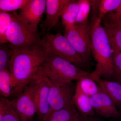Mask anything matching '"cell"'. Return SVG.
<instances>
[{
	"label": "cell",
	"mask_w": 121,
	"mask_h": 121,
	"mask_svg": "<svg viewBox=\"0 0 121 121\" xmlns=\"http://www.w3.org/2000/svg\"><path fill=\"white\" fill-rule=\"evenodd\" d=\"M11 50L9 43L0 45V71H10Z\"/></svg>",
	"instance_id": "24"
},
{
	"label": "cell",
	"mask_w": 121,
	"mask_h": 121,
	"mask_svg": "<svg viewBox=\"0 0 121 121\" xmlns=\"http://www.w3.org/2000/svg\"><path fill=\"white\" fill-rule=\"evenodd\" d=\"M41 39L47 55L59 56L80 69L85 66L86 62L64 35L48 33L43 34Z\"/></svg>",
	"instance_id": "5"
},
{
	"label": "cell",
	"mask_w": 121,
	"mask_h": 121,
	"mask_svg": "<svg viewBox=\"0 0 121 121\" xmlns=\"http://www.w3.org/2000/svg\"><path fill=\"white\" fill-rule=\"evenodd\" d=\"M75 90L90 97L99 92L100 87L95 81L87 77L77 81Z\"/></svg>",
	"instance_id": "20"
},
{
	"label": "cell",
	"mask_w": 121,
	"mask_h": 121,
	"mask_svg": "<svg viewBox=\"0 0 121 121\" xmlns=\"http://www.w3.org/2000/svg\"><path fill=\"white\" fill-rule=\"evenodd\" d=\"M113 52H121V21L115 19L111 13H107L101 20Z\"/></svg>",
	"instance_id": "13"
},
{
	"label": "cell",
	"mask_w": 121,
	"mask_h": 121,
	"mask_svg": "<svg viewBox=\"0 0 121 121\" xmlns=\"http://www.w3.org/2000/svg\"><path fill=\"white\" fill-rule=\"evenodd\" d=\"M6 33V38L13 50H27L42 45L39 33L33 32L19 19L16 12Z\"/></svg>",
	"instance_id": "4"
},
{
	"label": "cell",
	"mask_w": 121,
	"mask_h": 121,
	"mask_svg": "<svg viewBox=\"0 0 121 121\" xmlns=\"http://www.w3.org/2000/svg\"><path fill=\"white\" fill-rule=\"evenodd\" d=\"M64 35L86 63L91 53L90 31L88 24L65 27Z\"/></svg>",
	"instance_id": "6"
},
{
	"label": "cell",
	"mask_w": 121,
	"mask_h": 121,
	"mask_svg": "<svg viewBox=\"0 0 121 121\" xmlns=\"http://www.w3.org/2000/svg\"><path fill=\"white\" fill-rule=\"evenodd\" d=\"M34 88L35 84L33 82L22 93L10 101L21 121H32L33 117L36 113Z\"/></svg>",
	"instance_id": "8"
},
{
	"label": "cell",
	"mask_w": 121,
	"mask_h": 121,
	"mask_svg": "<svg viewBox=\"0 0 121 121\" xmlns=\"http://www.w3.org/2000/svg\"><path fill=\"white\" fill-rule=\"evenodd\" d=\"M79 9V0H70L66 4L60 15L64 25L66 27L74 26Z\"/></svg>",
	"instance_id": "18"
},
{
	"label": "cell",
	"mask_w": 121,
	"mask_h": 121,
	"mask_svg": "<svg viewBox=\"0 0 121 121\" xmlns=\"http://www.w3.org/2000/svg\"><path fill=\"white\" fill-rule=\"evenodd\" d=\"M11 54L10 72L16 85L13 95L15 97L35 80L47 52L42 45L29 50L12 49Z\"/></svg>",
	"instance_id": "1"
},
{
	"label": "cell",
	"mask_w": 121,
	"mask_h": 121,
	"mask_svg": "<svg viewBox=\"0 0 121 121\" xmlns=\"http://www.w3.org/2000/svg\"><path fill=\"white\" fill-rule=\"evenodd\" d=\"M120 118H121V115H120Z\"/></svg>",
	"instance_id": "29"
},
{
	"label": "cell",
	"mask_w": 121,
	"mask_h": 121,
	"mask_svg": "<svg viewBox=\"0 0 121 121\" xmlns=\"http://www.w3.org/2000/svg\"><path fill=\"white\" fill-rule=\"evenodd\" d=\"M91 5V0H79V9L76 19L75 25L88 24V18Z\"/></svg>",
	"instance_id": "22"
},
{
	"label": "cell",
	"mask_w": 121,
	"mask_h": 121,
	"mask_svg": "<svg viewBox=\"0 0 121 121\" xmlns=\"http://www.w3.org/2000/svg\"><path fill=\"white\" fill-rule=\"evenodd\" d=\"M16 82L10 71H0V94L5 98L13 95L16 87Z\"/></svg>",
	"instance_id": "19"
},
{
	"label": "cell",
	"mask_w": 121,
	"mask_h": 121,
	"mask_svg": "<svg viewBox=\"0 0 121 121\" xmlns=\"http://www.w3.org/2000/svg\"><path fill=\"white\" fill-rule=\"evenodd\" d=\"M46 0H31L30 3L20 10L19 19L30 30L39 32L38 26L45 13Z\"/></svg>",
	"instance_id": "10"
},
{
	"label": "cell",
	"mask_w": 121,
	"mask_h": 121,
	"mask_svg": "<svg viewBox=\"0 0 121 121\" xmlns=\"http://www.w3.org/2000/svg\"><path fill=\"white\" fill-rule=\"evenodd\" d=\"M48 80L50 86L49 99L51 108L50 113L72 104V98L75 88V86L72 82L57 85L52 84L49 79Z\"/></svg>",
	"instance_id": "9"
},
{
	"label": "cell",
	"mask_w": 121,
	"mask_h": 121,
	"mask_svg": "<svg viewBox=\"0 0 121 121\" xmlns=\"http://www.w3.org/2000/svg\"><path fill=\"white\" fill-rule=\"evenodd\" d=\"M91 7L97 13L98 18L101 20L107 13L113 12L118 7L121 0H91Z\"/></svg>",
	"instance_id": "17"
},
{
	"label": "cell",
	"mask_w": 121,
	"mask_h": 121,
	"mask_svg": "<svg viewBox=\"0 0 121 121\" xmlns=\"http://www.w3.org/2000/svg\"><path fill=\"white\" fill-rule=\"evenodd\" d=\"M78 121H99L97 119L94 117V115L93 116H83L81 115Z\"/></svg>",
	"instance_id": "28"
},
{
	"label": "cell",
	"mask_w": 121,
	"mask_h": 121,
	"mask_svg": "<svg viewBox=\"0 0 121 121\" xmlns=\"http://www.w3.org/2000/svg\"><path fill=\"white\" fill-rule=\"evenodd\" d=\"M111 13L115 19L121 21V3L118 7Z\"/></svg>",
	"instance_id": "27"
},
{
	"label": "cell",
	"mask_w": 121,
	"mask_h": 121,
	"mask_svg": "<svg viewBox=\"0 0 121 121\" xmlns=\"http://www.w3.org/2000/svg\"><path fill=\"white\" fill-rule=\"evenodd\" d=\"M31 0H0V11L4 12H15L27 6Z\"/></svg>",
	"instance_id": "23"
},
{
	"label": "cell",
	"mask_w": 121,
	"mask_h": 121,
	"mask_svg": "<svg viewBox=\"0 0 121 121\" xmlns=\"http://www.w3.org/2000/svg\"><path fill=\"white\" fill-rule=\"evenodd\" d=\"M90 99L93 109L98 114L106 118H120L121 113L119 110L101 88L99 92L90 97Z\"/></svg>",
	"instance_id": "11"
},
{
	"label": "cell",
	"mask_w": 121,
	"mask_h": 121,
	"mask_svg": "<svg viewBox=\"0 0 121 121\" xmlns=\"http://www.w3.org/2000/svg\"><path fill=\"white\" fill-rule=\"evenodd\" d=\"M34 99L38 119L44 121L50 114V83L47 77L38 76L34 82Z\"/></svg>",
	"instance_id": "7"
},
{
	"label": "cell",
	"mask_w": 121,
	"mask_h": 121,
	"mask_svg": "<svg viewBox=\"0 0 121 121\" xmlns=\"http://www.w3.org/2000/svg\"><path fill=\"white\" fill-rule=\"evenodd\" d=\"M13 19L12 12L0 11V44L8 43L6 33Z\"/></svg>",
	"instance_id": "21"
},
{
	"label": "cell",
	"mask_w": 121,
	"mask_h": 121,
	"mask_svg": "<svg viewBox=\"0 0 121 121\" xmlns=\"http://www.w3.org/2000/svg\"><path fill=\"white\" fill-rule=\"evenodd\" d=\"M72 103L81 115L84 116L94 115V110L91 104L90 97L79 91L75 90Z\"/></svg>",
	"instance_id": "16"
},
{
	"label": "cell",
	"mask_w": 121,
	"mask_h": 121,
	"mask_svg": "<svg viewBox=\"0 0 121 121\" xmlns=\"http://www.w3.org/2000/svg\"><path fill=\"white\" fill-rule=\"evenodd\" d=\"M90 74L59 56L47 55L36 77H47L52 84L62 85L89 77Z\"/></svg>",
	"instance_id": "3"
},
{
	"label": "cell",
	"mask_w": 121,
	"mask_h": 121,
	"mask_svg": "<svg viewBox=\"0 0 121 121\" xmlns=\"http://www.w3.org/2000/svg\"><path fill=\"white\" fill-rule=\"evenodd\" d=\"M80 116L72 103L67 107L51 113L44 121H78Z\"/></svg>",
	"instance_id": "15"
},
{
	"label": "cell",
	"mask_w": 121,
	"mask_h": 121,
	"mask_svg": "<svg viewBox=\"0 0 121 121\" xmlns=\"http://www.w3.org/2000/svg\"><path fill=\"white\" fill-rule=\"evenodd\" d=\"M1 121H21L16 111L8 99L7 107L4 117Z\"/></svg>",
	"instance_id": "26"
},
{
	"label": "cell",
	"mask_w": 121,
	"mask_h": 121,
	"mask_svg": "<svg viewBox=\"0 0 121 121\" xmlns=\"http://www.w3.org/2000/svg\"><path fill=\"white\" fill-rule=\"evenodd\" d=\"M70 0H46L45 17L40 25L41 33H49L58 23L63 9Z\"/></svg>",
	"instance_id": "12"
},
{
	"label": "cell",
	"mask_w": 121,
	"mask_h": 121,
	"mask_svg": "<svg viewBox=\"0 0 121 121\" xmlns=\"http://www.w3.org/2000/svg\"><path fill=\"white\" fill-rule=\"evenodd\" d=\"M96 82L109 97L118 108L121 112V83L109 79H99Z\"/></svg>",
	"instance_id": "14"
},
{
	"label": "cell",
	"mask_w": 121,
	"mask_h": 121,
	"mask_svg": "<svg viewBox=\"0 0 121 121\" xmlns=\"http://www.w3.org/2000/svg\"><path fill=\"white\" fill-rule=\"evenodd\" d=\"M113 74L111 78L121 83V52H113Z\"/></svg>",
	"instance_id": "25"
},
{
	"label": "cell",
	"mask_w": 121,
	"mask_h": 121,
	"mask_svg": "<svg viewBox=\"0 0 121 121\" xmlns=\"http://www.w3.org/2000/svg\"><path fill=\"white\" fill-rule=\"evenodd\" d=\"M92 20L89 25L90 31L91 50L96 62L95 69L89 77L96 82L101 77L111 78L113 69V51L101 20L98 18L96 11L92 9Z\"/></svg>",
	"instance_id": "2"
}]
</instances>
